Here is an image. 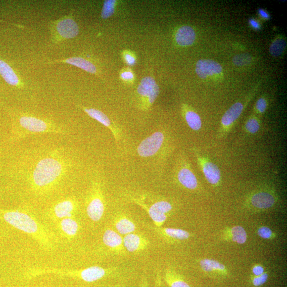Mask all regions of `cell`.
<instances>
[{"mask_svg":"<svg viewBox=\"0 0 287 287\" xmlns=\"http://www.w3.org/2000/svg\"><path fill=\"white\" fill-rule=\"evenodd\" d=\"M77 162L67 145L38 141L23 145L14 174L36 196L58 189L75 174Z\"/></svg>","mask_w":287,"mask_h":287,"instance_id":"1","label":"cell"},{"mask_svg":"<svg viewBox=\"0 0 287 287\" xmlns=\"http://www.w3.org/2000/svg\"><path fill=\"white\" fill-rule=\"evenodd\" d=\"M0 220L27 234L44 249H54V235L31 214L20 210H0Z\"/></svg>","mask_w":287,"mask_h":287,"instance_id":"2","label":"cell"},{"mask_svg":"<svg viewBox=\"0 0 287 287\" xmlns=\"http://www.w3.org/2000/svg\"><path fill=\"white\" fill-rule=\"evenodd\" d=\"M47 134L66 136L68 131L63 126L50 120L23 115L18 116L14 122L12 139L14 141H20L29 137Z\"/></svg>","mask_w":287,"mask_h":287,"instance_id":"3","label":"cell"},{"mask_svg":"<svg viewBox=\"0 0 287 287\" xmlns=\"http://www.w3.org/2000/svg\"><path fill=\"white\" fill-rule=\"evenodd\" d=\"M115 271V269H104L100 266H93L79 270H63L52 269H40L32 270L30 272L34 275L43 273H54L59 275H68L80 279L87 282L97 281L109 275Z\"/></svg>","mask_w":287,"mask_h":287,"instance_id":"4","label":"cell"},{"mask_svg":"<svg viewBox=\"0 0 287 287\" xmlns=\"http://www.w3.org/2000/svg\"><path fill=\"white\" fill-rule=\"evenodd\" d=\"M86 213L89 218L94 222L99 221L104 216L105 204L103 194L100 184H93L87 198Z\"/></svg>","mask_w":287,"mask_h":287,"instance_id":"5","label":"cell"},{"mask_svg":"<svg viewBox=\"0 0 287 287\" xmlns=\"http://www.w3.org/2000/svg\"><path fill=\"white\" fill-rule=\"evenodd\" d=\"M164 140L165 136L162 132H154L139 144L137 148L138 155L142 158H149L156 155L161 149Z\"/></svg>","mask_w":287,"mask_h":287,"instance_id":"6","label":"cell"},{"mask_svg":"<svg viewBox=\"0 0 287 287\" xmlns=\"http://www.w3.org/2000/svg\"><path fill=\"white\" fill-rule=\"evenodd\" d=\"M78 209V203L73 198H68L61 200L51 207L50 213L54 218L61 220L67 218H73Z\"/></svg>","mask_w":287,"mask_h":287,"instance_id":"7","label":"cell"},{"mask_svg":"<svg viewBox=\"0 0 287 287\" xmlns=\"http://www.w3.org/2000/svg\"><path fill=\"white\" fill-rule=\"evenodd\" d=\"M137 92L149 107L153 104L158 98L160 89L155 79L146 77L141 80L137 88Z\"/></svg>","mask_w":287,"mask_h":287,"instance_id":"8","label":"cell"},{"mask_svg":"<svg viewBox=\"0 0 287 287\" xmlns=\"http://www.w3.org/2000/svg\"><path fill=\"white\" fill-rule=\"evenodd\" d=\"M125 249L130 253H137L146 250L150 245L149 240L143 235L131 233L123 238Z\"/></svg>","mask_w":287,"mask_h":287,"instance_id":"9","label":"cell"},{"mask_svg":"<svg viewBox=\"0 0 287 287\" xmlns=\"http://www.w3.org/2000/svg\"><path fill=\"white\" fill-rule=\"evenodd\" d=\"M56 29L58 35L63 39L76 37L79 34V27L73 19L65 18L56 22Z\"/></svg>","mask_w":287,"mask_h":287,"instance_id":"10","label":"cell"},{"mask_svg":"<svg viewBox=\"0 0 287 287\" xmlns=\"http://www.w3.org/2000/svg\"><path fill=\"white\" fill-rule=\"evenodd\" d=\"M196 73L202 79H206L214 75H218L222 71V66L216 61L203 59L198 61L196 65Z\"/></svg>","mask_w":287,"mask_h":287,"instance_id":"11","label":"cell"},{"mask_svg":"<svg viewBox=\"0 0 287 287\" xmlns=\"http://www.w3.org/2000/svg\"><path fill=\"white\" fill-rule=\"evenodd\" d=\"M103 242L110 250L118 254L125 253V249L123 238L117 232L108 229L104 234Z\"/></svg>","mask_w":287,"mask_h":287,"instance_id":"12","label":"cell"},{"mask_svg":"<svg viewBox=\"0 0 287 287\" xmlns=\"http://www.w3.org/2000/svg\"><path fill=\"white\" fill-rule=\"evenodd\" d=\"M58 63H65L76 66L92 74H96L97 73V69L95 66L91 63L90 61L84 58L73 57L64 60H56L51 61V62L48 63V64Z\"/></svg>","mask_w":287,"mask_h":287,"instance_id":"13","label":"cell"},{"mask_svg":"<svg viewBox=\"0 0 287 287\" xmlns=\"http://www.w3.org/2000/svg\"><path fill=\"white\" fill-rule=\"evenodd\" d=\"M86 114L90 118L99 122L100 124L106 127L112 132L116 140H118V135L116 129L113 128L111 122L109 118L102 111L94 108L81 107Z\"/></svg>","mask_w":287,"mask_h":287,"instance_id":"14","label":"cell"},{"mask_svg":"<svg viewBox=\"0 0 287 287\" xmlns=\"http://www.w3.org/2000/svg\"><path fill=\"white\" fill-rule=\"evenodd\" d=\"M196 39V34L194 29L188 26L180 27L176 34V42L180 46L192 45Z\"/></svg>","mask_w":287,"mask_h":287,"instance_id":"15","label":"cell"},{"mask_svg":"<svg viewBox=\"0 0 287 287\" xmlns=\"http://www.w3.org/2000/svg\"><path fill=\"white\" fill-rule=\"evenodd\" d=\"M59 228L67 238L75 237L77 234L79 226L77 221L73 218L61 219L59 223Z\"/></svg>","mask_w":287,"mask_h":287,"instance_id":"16","label":"cell"},{"mask_svg":"<svg viewBox=\"0 0 287 287\" xmlns=\"http://www.w3.org/2000/svg\"><path fill=\"white\" fill-rule=\"evenodd\" d=\"M0 75L10 85L19 87L21 84L14 69L5 61L0 59Z\"/></svg>","mask_w":287,"mask_h":287,"instance_id":"17","label":"cell"},{"mask_svg":"<svg viewBox=\"0 0 287 287\" xmlns=\"http://www.w3.org/2000/svg\"><path fill=\"white\" fill-rule=\"evenodd\" d=\"M115 227L120 234L127 235L134 233L136 229L135 224L125 215H120L114 220Z\"/></svg>","mask_w":287,"mask_h":287,"instance_id":"18","label":"cell"},{"mask_svg":"<svg viewBox=\"0 0 287 287\" xmlns=\"http://www.w3.org/2000/svg\"><path fill=\"white\" fill-rule=\"evenodd\" d=\"M205 177L212 184H216L220 180L221 173L219 168L215 164L207 161L201 162Z\"/></svg>","mask_w":287,"mask_h":287,"instance_id":"19","label":"cell"},{"mask_svg":"<svg viewBox=\"0 0 287 287\" xmlns=\"http://www.w3.org/2000/svg\"><path fill=\"white\" fill-rule=\"evenodd\" d=\"M177 177L179 182L183 187L189 189H195L197 187V178L189 169L181 168L178 173Z\"/></svg>","mask_w":287,"mask_h":287,"instance_id":"20","label":"cell"},{"mask_svg":"<svg viewBox=\"0 0 287 287\" xmlns=\"http://www.w3.org/2000/svg\"><path fill=\"white\" fill-rule=\"evenodd\" d=\"M253 206L259 209H267L273 206L275 203L274 197L271 194L261 192L254 195L251 199Z\"/></svg>","mask_w":287,"mask_h":287,"instance_id":"21","label":"cell"},{"mask_svg":"<svg viewBox=\"0 0 287 287\" xmlns=\"http://www.w3.org/2000/svg\"><path fill=\"white\" fill-rule=\"evenodd\" d=\"M243 105L237 102L232 105L222 117V124L224 127H227L231 125L233 122L236 120L242 114L243 110Z\"/></svg>","mask_w":287,"mask_h":287,"instance_id":"22","label":"cell"},{"mask_svg":"<svg viewBox=\"0 0 287 287\" xmlns=\"http://www.w3.org/2000/svg\"><path fill=\"white\" fill-rule=\"evenodd\" d=\"M133 201L147 212L157 228H161V225L166 221L167 219V215L166 214L158 213L151 209L150 206H148L145 203H143L139 200L133 199Z\"/></svg>","mask_w":287,"mask_h":287,"instance_id":"23","label":"cell"},{"mask_svg":"<svg viewBox=\"0 0 287 287\" xmlns=\"http://www.w3.org/2000/svg\"><path fill=\"white\" fill-rule=\"evenodd\" d=\"M157 231L168 237L177 240H186L189 237V233L185 230L175 228H157Z\"/></svg>","mask_w":287,"mask_h":287,"instance_id":"24","label":"cell"},{"mask_svg":"<svg viewBox=\"0 0 287 287\" xmlns=\"http://www.w3.org/2000/svg\"><path fill=\"white\" fill-rule=\"evenodd\" d=\"M185 119L189 127L193 130L198 131L202 127V121L200 117L196 112L192 111H187Z\"/></svg>","mask_w":287,"mask_h":287,"instance_id":"25","label":"cell"},{"mask_svg":"<svg viewBox=\"0 0 287 287\" xmlns=\"http://www.w3.org/2000/svg\"><path fill=\"white\" fill-rule=\"evenodd\" d=\"M165 280L170 287H190L185 281L179 278L177 275L170 270L166 273Z\"/></svg>","mask_w":287,"mask_h":287,"instance_id":"26","label":"cell"},{"mask_svg":"<svg viewBox=\"0 0 287 287\" xmlns=\"http://www.w3.org/2000/svg\"><path fill=\"white\" fill-rule=\"evenodd\" d=\"M202 269L206 272H211L214 270H224L225 266L220 262L210 259L202 260L200 262Z\"/></svg>","mask_w":287,"mask_h":287,"instance_id":"27","label":"cell"},{"mask_svg":"<svg viewBox=\"0 0 287 287\" xmlns=\"http://www.w3.org/2000/svg\"><path fill=\"white\" fill-rule=\"evenodd\" d=\"M286 46L285 40L282 38L275 39L270 47V53L274 57H279L284 51Z\"/></svg>","mask_w":287,"mask_h":287,"instance_id":"28","label":"cell"},{"mask_svg":"<svg viewBox=\"0 0 287 287\" xmlns=\"http://www.w3.org/2000/svg\"><path fill=\"white\" fill-rule=\"evenodd\" d=\"M232 240L240 244H244L247 240V233L241 226H235L231 229Z\"/></svg>","mask_w":287,"mask_h":287,"instance_id":"29","label":"cell"},{"mask_svg":"<svg viewBox=\"0 0 287 287\" xmlns=\"http://www.w3.org/2000/svg\"><path fill=\"white\" fill-rule=\"evenodd\" d=\"M150 207L159 213L166 215L172 209L171 204L165 201H158L153 204Z\"/></svg>","mask_w":287,"mask_h":287,"instance_id":"30","label":"cell"},{"mask_svg":"<svg viewBox=\"0 0 287 287\" xmlns=\"http://www.w3.org/2000/svg\"><path fill=\"white\" fill-rule=\"evenodd\" d=\"M116 4V1L115 0H107L105 2L101 13L102 18L108 19L114 14Z\"/></svg>","mask_w":287,"mask_h":287,"instance_id":"31","label":"cell"},{"mask_svg":"<svg viewBox=\"0 0 287 287\" xmlns=\"http://www.w3.org/2000/svg\"><path fill=\"white\" fill-rule=\"evenodd\" d=\"M252 58L248 54H241L235 56L233 58V63L235 66H243L248 65L251 63Z\"/></svg>","mask_w":287,"mask_h":287,"instance_id":"32","label":"cell"},{"mask_svg":"<svg viewBox=\"0 0 287 287\" xmlns=\"http://www.w3.org/2000/svg\"><path fill=\"white\" fill-rule=\"evenodd\" d=\"M246 128L251 134H255L259 130L260 125L259 122L254 118L250 119L247 122V125H246Z\"/></svg>","mask_w":287,"mask_h":287,"instance_id":"33","label":"cell"},{"mask_svg":"<svg viewBox=\"0 0 287 287\" xmlns=\"http://www.w3.org/2000/svg\"><path fill=\"white\" fill-rule=\"evenodd\" d=\"M258 234L261 237L264 239H269L271 237L272 232L270 228L262 227L259 229Z\"/></svg>","mask_w":287,"mask_h":287,"instance_id":"34","label":"cell"},{"mask_svg":"<svg viewBox=\"0 0 287 287\" xmlns=\"http://www.w3.org/2000/svg\"><path fill=\"white\" fill-rule=\"evenodd\" d=\"M268 278V275L266 273H263L257 277L255 278L253 283L255 286H260L264 284Z\"/></svg>","mask_w":287,"mask_h":287,"instance_id":"35","label":"cell"},{"mask_svg":"<svg viewBox=\"0 0 287 287\" xmlns=\"http://www.w3.org/2000/svg\"><path fill=\"white\" fill-rule=\"evenodd\" d=\"M266 107H267V104H266L265 100L263 98L260 99L256 103V108L261 113L265 111Z\"/></svg>","mask_w":287,"mask_h":287,"instance_id":"36","label":"cell"},{"mask_svg":"<svg viewBox=\"0 0 287 287\" xmlns=\"http://www.w3.org/2000/svg\"><path fill=\"white\" fill-rule=\"evenodd\" d=\"M121 78L125 80H131L134 79V75L130 71H125L121 75Z\"/></svg>","mask_w":287,"mask_h":287,"instance_id":"37","label":"cell"},{"mask_svg":"<svg viewBox=\"0 0 287 287\" xmlns=\"http://www.w3.org/2000/svg\"><path fill=\"white\" fill-rule=\"evenodd\" d=\"M125 58L127 63L130 66L134 65L136 63V60L134 57L130 54H127L125 56Z\"/></svg>","mask_w":287,"mask_h":287,"instance_id":"38","label":"cell"},{"mask_svg":"<svg viewBox=\"0 0 287 287\" xmlns=\"http://www.w3.org/2000/svg\"><path fill=\"white\" fill-rule=\"evenodd\" d=\"M254 274L256 276H260L264 273V269L261 266H256L253 270Z\"/></svg>","mask_w":287,"mask_h":287,"instance_id":"39","label":"cell"},{"mask_svg":"<svg viewBox=\"0 0 287 287\" xmlns=\"http://www.w3.org/2000/svg\"><path fill=\"white\" fill-rule=\"evenodd\" d=\"M250 23L251 25L255 29H259L260 27L259 23L254 20L251 19L250 20Z\"/></svg>","mask_w":287,"mask_h":287,"instance_id":"40","label":"cell"},{"mask_svg":"<svg viewBox=\"0 0 287 287\" xmlns=\"http://www.w3.org/2000/svg\"><path fill=\"white\" fill-rule=\"evenodd\" d=\"M259 13L260 15L264 18L268 19L269 18V15L262 9L259 10Z\"/></svg>","mask_w":287,"mask_h":287,"instance_id":"41","label":"cell"},{"mask_svg":"<svg viewBox=\"0 0 287 287\" xmlns=\"http://www.w3.org/2000/svg\"><path fill=\"white\" fill-rule=\"evenodd\" d=\"M147 281L146 279H144L141 282L140 287H148Z\"/></svg>","mask_w":287,"mask_h":287,"instance_id":"42","label":"cell"}]
</instances>
